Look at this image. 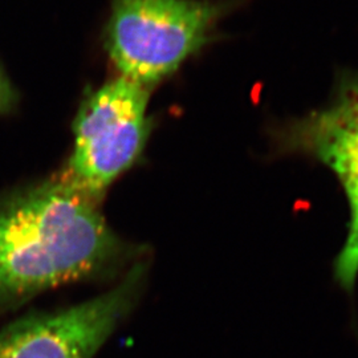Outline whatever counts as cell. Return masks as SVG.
I'll use <instances>...</instances> for the list:
<instances>
[{"label": "cell", "instance_id": "7a4b0ae2", "mask_svg": "<svg viewBox=\"0 0 358 358\" xmlns=\"http://www.w3.org/2000/svg\"><path fill=\"white\" fill-rule=\"evenodd\" d=\"M223 13L203 0H115L109 55L121 76L148 87L202 48Z\"/></svg>", "mask_w": 358, "mask_h": 358}, {"label": "cell", "instance_id": "6da1fadb", "mask_svg": "<svg viewBox=\"0 0 358 358\" xmlns=\"http://www.w3.org/2000/svg\"><path fill=\"white\" fill-rule=\"evenodd\" d=\"M143 259L60 177L0 192V320L59 287L121 279Z\"/></svg>", "mask_w": 358, "mask_h": 358}, {"label": "cell", "instance_id": "3957f363", "mask_svg": "<svg viewBox=\"0 0 358 358\" xmlns=\"http://www.w3.org/2000/svg\"><path fill=\"white\" fill-rule=\"evenodd\" d=\"M148 101L146 87L122 76L94 92L77 115L73 152L60 178L100 203L141 155L150 128Z\"/></svg>", "mask_w": 358, "mask_h": 358}, {"label": "cell", "instance_id": "8992f818", "mask_svg": "<svg viewBox=\"0 0 358 358\" xmlns=\"http://www.w3.org/2000/svg\"><path fill=\"white\" fill-rule=\"evenodd\" d=\"M15 101L16 96L13 85L0 68V115L10 112L15 105Z\"/></svg>", "mask_w": 358, "mask_h": 358}, {"label": "cell", "instance_id": "277c9868", "mask_svg": "<svg viewBox=\"0 0 358 358\" xmlns=\"http://www.w3.org/2000/svg\"><path fill=\"white\" fill-rule=\"evenodd\" d=\"M148 273L149 263L143 259L105 294L7 324L0 329V358H94L137 307Z\"/></svg>", "mask_w": 358, "mask_h": 358}, {"label": "cell", "instance_id": "5b68a950", "mask_svg": "<svg viewBox=\"0 0 358 358\" xmlns=\"http://www.w3.org/2000/svg\"><path fill=\"white\" fill-rule=\"evenodd\" d=\"M285 141L328 167L344 189L350 222L334 262V276L349 291L358 276V85L344 90L329 106L296 122Z\"/></svg>", "mask_w": 358, "mask_h": 358}]
</instances>
